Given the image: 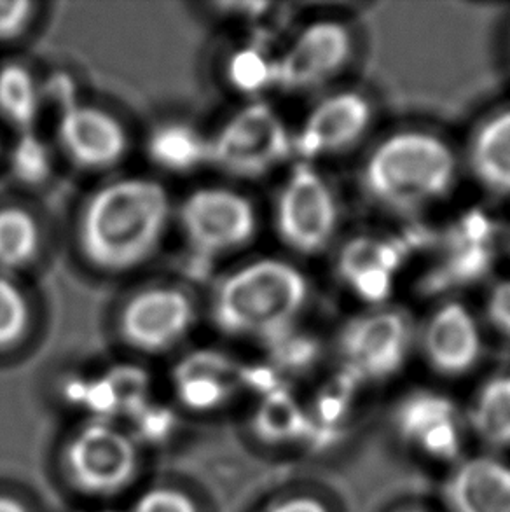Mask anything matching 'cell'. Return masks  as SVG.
<instances>
[{"mask_svg":"<svg viewBox=\"0 0 510 512\" xmlns=\"http://www.w3.org/2000/svg\"><path fill=\"white\" fill-rule=\"evenodd\" d=\"M163 180L116 173L88 187L62 221V257L79 280L114 287L142 277L175 229Z\"/></svg>","mask_w":510,"mask_h":512,"instance_id":"cell-1","label":"cell"},{"mask_svg":"<svg viewBox=\"0 0 510 512\" xmlns=\"http://www.w3.org/2000/svg\"><path fill=\"white\" fill-rule=\"evenodd\" d=\"M308 301V282L296 266L262 257L222 273L205 292V319L217 333L276 343L287 336Z\"/></svg>","mask_w":510,"mask_h":512,"instance_id":"cell-2","label":"cell"},{"mask_svg":"<svg viewBox=\"0 0 510 512\" xmlns=\"http://www.w3.org/2000/svg\"><path fill=\"white\" fill-rule=\"evenodd\" d=\"M205 320V292L186 278L145 273L121 285L105 305L104 336L126 352L159 357L175 352Z\"/></svg>","mask_w":510,"mask_h":512,"instance_id":"cell-3","label":"cell"},{"mask_svg":"<svg viewBox=\"0 0 510 512\" xmlns=\"http://www.w3.org/2000/svg\"><path fill=\"white\" fill-rule=\"evenodd\" d=\"M456 179L451 147L427 132H399L369 154L362 184L367 194L390 210H418L441 200Z\"/></svg>","mask_w":510,"mask_h":512,"instance_id":"cell-4","label":"cell"},{"mask_svg":"<svg viewBox=\"0 0 510 512\" xmlns=\"http://www.w3.org/2000/svg\"><path fill=\"white\" fill-rule=\"evenodd\" d=\"M175 229L194 256L219 261L254 242L259 215L254 201L236 187L203 184L177 201Z\"/></svg>","mask_w":510,"mask_h":512,"instance_id":"cell-5","label":"cell"},{"mask_svg":"<svg viewBox=\"0 0 510 512\" xmlns=\"http://www.w3.org/2000/svg\"><path fill=\"white\" fill-rule=\"evenodd\" d=\"M135 142L130 116L98 98L69 105L56 123L55 146L63 163L97 180L119 173Z\"/></svg>","mask_w":510,"mask_h":512,"instance_id":"cell-6","label":"cell"},{"mask_svg":"<svg viewBox=\"0 0 510 512\" xmlns=\"http://www.w3.org/2000/svg\"><path fill=\"white\" fill-rule=\"evenodd\" d=\"M62 257V221L35 194L0 189V271L41 280Z\"/></svg>","mask_w":510,"mask_h":512,"instance_id":"cell-7","label":"cell"},{"mask_svg":"<svg viewBox=\"0 0 510 512\" xmlns=\"http://www.w3.org/2000/svg\"><path fill=\"white\" fill-rule=\"evenodd\" d=\"M336 228L338 205L327 180L310 163H297L276 196V235L299 254H317Z\"/></svg>","mask_w":510,"mask_h":512,"instance_id":"cell-8","label":"cell"},{"mask_svg":"<svg viewBox=\"0 0 510 512\" xmlns=\"http://www.w3.org/2000/svg\"><path fill=\"white\" fill-rule=\"evenodd\" d=\"M294 140L268 105L245 107L229 119L210 144L208 156L231 175L257 177L280 165Z\"/></svg>","mask_w":510,"mask_h":512,"instance_id":"cell-9","label":"cell"},{"mask_svg":"<svg viewBox=\"0 0 510 512\" xmlns=\"http://www.w3.org/2000/svg\"><path fill=\"white\" fill-rule=\"evenodd\" d=\"M411 346L406 317L392 310L360 315L343 329L339 350L352 378L380 381L399 373Z\"/></svg>","mask_w":510,"mask_h":512,"instance_id":"cell-10","label":"cell"},{"mask_svg":"<svg viewBox=\"0 0 510 512\" xmlns=\"http://www.w3.org/2000/svg\"><path fill=\"white\" fill-rule=\"evenodd\" d=\"M65 467L83 492L109 495L125 488L137 471V450L130 437L105 423H91L67 446Z\"/></svg>","mask_w":510,"mask_h":512,"instance_id":"cell-11","label":"cell"},{"mask_svg":"<svg viewBox=\"0 0 510 512\" xmlns=\"http://www.w3.org/2000/svg\"><path fill=\"white\" fill-rule=\"evenodd\" d=\"M53 306L41 280L0 271V362L23 359L51 336Z\"/></svg>","mask_w":510,"mask_h":512,"instance_id":"cell-12","label":"cell"},{"mask_svg":"<svg viewBox=\"0 0 510 512\" xmlns=\"http://www.w3.org/2000/svg\"><path fill=\"white\" fill-rule=\"evenodd\" d=\"M350 30L338 21H315L301 30L276 65L278 83L287 90L317 88L331 81L352 56Z\"/></svg>","mask_w":510,"mask_h":512,"instance_id":"cell-13","label":"cell"},{"mask_svg":"<svg viewBox=\"0 0 510 512\" xmlns=\"http://www.w3.org/2000/svg\"><path fill=\"white\" fill-rule=\"evenodd\" d=\"M399 436L421 455L437 462H455L463 444L462 420L446 395L420 390L406 395L395 409Z\"/></svg>","mask_w":510,"mask_h":512,"instance_id":"cell-14","label":"cell"},{"mask_svg":"<svg viewBox=\"0 0 510 512\" xmlns=\"http://www.w3.org/2000/svg\"><path fill=\"white\" fill-rule=\"evenodd\" d=\"M373 109L366 97L343 91L318 102L294 137V149L304 161L327 158L355 146L369 130Z\"/></svg>","mask_w":510,"mask_h":512,"instance_id":"cell-15","label":"cell"},{"mask_svg":"<svg viewBox=\"0 0 510 512\" xmlns=\"http://www.w3.org/2000/svg\"><path fill=\"white\" fill-rule=\"evenodd\" d=\"M421 346L434 371L456 378L477 366L483 353V338L467 306L446 303L427 320Z\"/></svg>","mask_w":510,"mask_h":512,"instance_id":"cell-16","label":"cell"},{"mask_svg":"<svg viewBox=\"0 0 510 512\" xmlns=\"http://www.w3.org/2000/svg\"><path fill=\"white\" fill-rule=\"evenodd\" d=\"M444 500L449 512H510V465L486 455L458 462Z\"/></svg>","mask_w":510,"mask_h":512,"instance_id":"cell-17","label":"cell"},{"mask_svg":"<svg viewBox=\"0 0 510 512\" xmlns=\"http://www.w3.org/2000/svg\"><path fill=\"white\" fill-rule=\"evenodd\" d=\"M399 254L376 238H355L345 245L338 259V271L359 298L381 303L392 291L393 271Z\"/></svg>","mask_w":510,"mask_h":512,"instance_id":"cell-18","label":"cell"},{"mask_svg":"<svg viewBox=\"0 0 510 512\" xmlns=\"http://www.w3.org/2000/svg\"><path fill=\"white\" fill-rule=\"evenodd\" d=\"M470 168L491 193L510 196V109L477 128L469 151Z\"/></svg>","mask_w":510,"mask_h":512,"instance_id":"cell-19","label":"cell"},{"mask_svg":"<svg viewBox=\"0 0 510 512\" xmlns=\"http://www.w3.org/2000/svg\"><path fill=\"white\" fill-rule=\"evenodd\" d=\"M41 81L23 60L0 63V121L16 132L32 130L41 112Z\"/></svg>","mask_w":510,"mask_h":512,"instance_id":"cell-20","label":"cell"},{"mask_svg":"<svg viewBox=\"0 0 510 512\" xmlns=\"http://www.w3.org/2000/svg\"><path fill=\"white\" fill-rule=\"evenodd\" d=\"M470 427L491 448H510V374H500L477 390Z\"/></svg>","mask_w":510,"mask_h":512,"instance_id":"cell-21","label":"cell"},{"mask_svg":"<svg viewBox=\"0 0 510 512\" xmlns=\"http://www.w3.org/2000/svg\"><path fill=\"white\" fill-rule=\"evenodd\" d=\"M48 2L0 0V48L20 49L35 41L51 20Z\"/></svg>","mask_w":510,"mask_h":512,"instance_id":"cell-22","label":"cell"},{"mask_svg":"<svg viewBox=\"0 0 510 512\" xmlns=\"http://www.w3.org/2000/svg\"><path fill=\"white\" fill-rule=\"evenodd\" d=\"M257 434L271 443H287L303 436L308 420L303 409L290 395L283 392L269 395L255 415Z\"/></svg>","mask_w":510,"mask_h":512,"instance_id":"cell-23","label":"cell"},{"mask_svg":"<svg viewBox=\"0 0 510 512\" xmlns=\"http://www.w3.org/2000/svg\"><path fill=\"white\" fill-rule=\"evenodd\" d=\"M180 395L182 399L193 406V408H212L222 401L226 394V387L221 378H217L214 373H203V371H187L182 374L180 380Z\"/></svg>","mask_w":510,"mask_h":512,"instance_id":"cell-24","label":"cell"},{"mask_svg":"<svg viewBox=\"0 0 510 512\" xmlns=\"http://www.w3.org/2000/svg\"><path fill=\"white\" fill-rule=\"evenodd\" d=\"M133 512H198L193 499L172 488H154L144 493Z\"/></svg>","mask_w":510,"mask_h":512,"instance_id":"cell-25","label":"cell"},{"mask_svg":"<svg viewBox=\"0 0 510 512\" xmlns=\"http://www.w3.org/2000/svg\"><path fill=\"white\" fill-rule=\"evenodd\" d=\"M486 317L498 333L510 338V280L498 282L486 299Z\"/></svg>","mask_w":510,"mask_h":512,"instance_id":"cell-26","label":"cell"},{"mask_svg":"<svg viewBox=\"0 0 510 512\" xmlns=\"http://www.w3.org/2000/svg\"><path fill=\"white\" fill-rule=\"evenodd\" d=\"M268 512H331L324 500L313 495H292L271 507Z\"/></svg>","mask_w":510,"mask_h":512,"instance_id":"cell-27","label":"cell"},{"mask_svg":"<svg viewBox=\"0 0 510 512\" xmlns=\"http://www.w3.org/2000/svg\"><path fill=\"white\" fill-rule=\"evenodd\" d=\"M0 512H28V509L21 504L20 500L0 495Z\"/></svg>","mask_w":510,"mask_h":512,"instance_id":"cell-28","label":"cell"},{"mask_svg":"<svg viewBox=\"0 0 510 512\" xmlns=\"http://www.w3.org/2000/svg\"><path fill=\"white\" fill-rule=\"evenodd\" d=\"M399 512H427L423 511V509H416V507H407V509H402V511Z\"/></svg>","mask_w":510,"mask_h":512,"instance_id":"cell-29","label":"cell"},{"mask_svg":"<svg viewBox=\"0 0 510 512\" xmlns=\"http://www.w3.org/2000/svg\"><path fill=\"white\" fill-rule=\"evenodd\" d=\"M0 160H2V144H0Z\"/></svg>","mask_w":510,"mask_h":512,"instance_id":"cell-30","label":"cell"},{"mask_svg":"<svg viewBox=\"0 0 510 512\" xmlns=\"http://www.w3.org/2000/svg\"><path fill=\"white\" fill-rule=\"evenodd\" d=\"M509 249H510V236H509Z\"/></svg>","mask_w":510,"mask_h":512,"instance_id":"cell-31","label":"cell"}]
</instances>
